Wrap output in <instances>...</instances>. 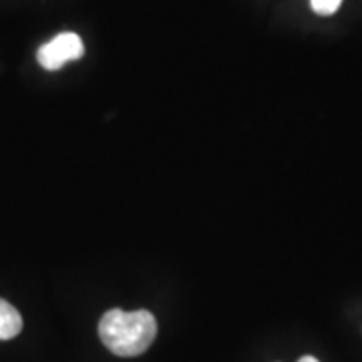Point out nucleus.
Returning a JSON list of instances; mask_svg holds the SVG:
<instances>
[{
	"label": "nucleus",
	"mask_w": 362,
	"mask_h": 362,
	"mask_svg": "<svg viewBox=\"0 0 362 362\" xmlns=\"http://www.w3.org/2000/svg\"><path fill=\"white\" fill-rule=\"evenodd\" d=\"M85 54V45L77 33H61L37 52L39 65L47 71H57L69 61H77Z\"/></svg>",
	"instance_id": "2"
},
{
	"label": "nucleus",
	"mask_w": 362,
	"mask_h": 362,
	"mask_svg": "<svg viewBox=\"0 0 362 362\" xmlns=\"http://www.w3.org/2000/svg\"><path fill=\"white\" fill-rule=\"evenodd\" d=\"M21 330H23V316L13 304L0 298V340H11L18 337Z\"/></svg>",
	"instance_id": "3"
},
{
	"label": "nucleus",
	"mask_w": 362,
	"mask_h": 362,
	"mask_svg": "<svg viewBox=\"0 0 362 362\" xmlns=\"http://www.w3.org/2000/svg\"><path fill=\"white\" fill-rule=\"evenodd\" d=\"M298 362H318V358H314V356H302Z\"/></svg>",
	"instance_id": "5"
},
{
	"label": "nucleus",
	"mask_w": 362,
	"mask_h": 362,
	"mask_svg": "<svg viewBox=\"0 0 362 362\" xmlns=\"http://www.w3.org/2000/svg\"><path fill=\"white\" fill-rule=\"evenodd\" d=\"M312 11L316 14H322V16H328V14H334L340 8L342 0H310Z\"/></svg>",
	"instance_id": "4"
},
{
	"label": "nucleus",
	"mask_w": 362,
	"mask_h": 362,
	"mask_svg": "<svg viewBox=\"0 0 362 362\" xmlns=\"http://www.w3.org/2000/svg\"><path fill=\"white\" fill-rule=\"evenodd\" d=\"M157 337L156 316L149 310L125 312L113 308L99 322V338L117 356H139Z\"/></svg>",
	"instance_id": "1"
}]
</instances>
